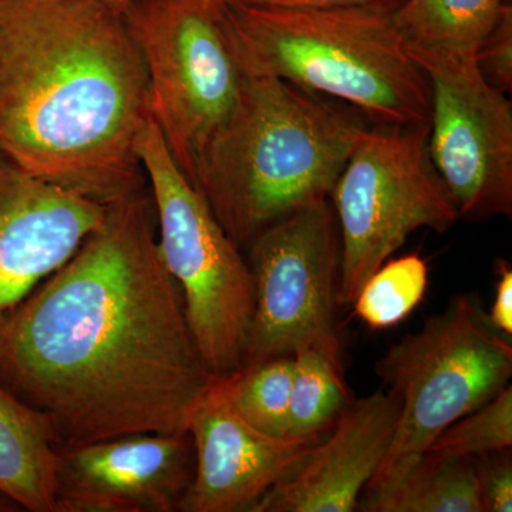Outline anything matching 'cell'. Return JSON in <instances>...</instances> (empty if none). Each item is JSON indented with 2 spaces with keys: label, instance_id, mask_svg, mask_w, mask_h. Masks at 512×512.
Instances as JSON below:
<instances>
[{
  "label": "cell",
  "instance_id": "cell-1",
  "mask_svg": "<svg viewBox=\"0 0 512 512\" xmlns=\"http://www.w3.org/2000/svg\"><path fill=\"white\" fill-rule=\"evenodd\" d=\"M143 190L0 326V386L43 414L60 448L181 433L214 383Z\"/></svg>",
  "mask_w": 512,
  "mask_h": 512
},
{
  "label": "cell",
  "instance_id": "cell-2",
  "mask_svg": "<svg viewBox=\"0 0 512 512\" xmlns=\"http://www.w3.org/2000/svg\"><path fill=\"white\" fill-rule=\"evenodd\" d=\"M151 120L143 57L123 13L87 0L0 2V153L107 205L143 190Z\"/></svg>",
  "mask_w": 512,
  "mask_h": 512
},
{
  "label": "cell",
  "instance_id": "cell-3",
  "mask_svg": "<svg viewBox=\"0 0 512 512\" xmlns=\"http://www.w3.org/2000/svg\"><path fill=\"white\" fill-rule=\"evenodd\" d=\"M365 128L295 84L247 73L191 183L232 241L248 247L291 212L330 198Z\"/></svg>",
  "mask_w": 512,
  "mask_h": 512
},
{
  "label": "cell",
  "instance_id": "cell-4",
  "mask_svg": "<svg viewBox=\"0 0 512 512\" xmlns=\"http://www.w3.org/2000/svg\"><path fill=\"white\" fill-rule=\"evenodd\" d=\"M393 12L225 5L245 72L336 97L377 126H426L429 76L404 45Z\"/></svg>",
  "mask_w": 512,
  "mask_h": 512
},
{
  "label": "cell",
  "instance_id": "cell-5",
  "mask_svg": "<svg viewBox=\"0 0 512 512\" xmlns=\"http://www.w3.org/2000/svg\"><path fill=\"white\" fill-rule=\"evenodd\" d=\"M376 373L400 410L392 443L363 500L396 487L447 427L510 384L512 345L476 296L458 295L419 332L394 343Z\"/></svg>",
  "mask_w": 512,
  "mask_h": 512
},
{
  "label": "cell",
  "instance_id": "cell-6",
  "mask_svg": "<svg viewBox=\"0 0 512 512\" xmlns=\"http://www.w3.org/2000/svg\"><path fill=\"white\" fill-rule=\"evenodd\" d=\"M160 225L161 259L183 293L185 315L215 379L244 362L255 311L251 268L151 119L137 144Z\"/></svg>",
  "mask_w": 512,
  "mask_h": 512
},
{
  "label": "cell",
  "instance_id": "cell-7",
  "mask_svg": "<svg viewBox=\"0 0 512 512\" xmlns=\"http://www.w3.org/2000/svg\"><path fill=\"white\" fill-rule=\"evenodd\" d=\"M143 57L151 119L191 181L237 106L245 72L221 0H136L123 12Z\"/></svg>",
  "mask_w": 512,
  "mask_h": 512
},
{
  "label": "cell",
  "instance_id": "cell-8",
  "mask_svg": "<svg viewBox=\"0 0 512 512\" xmlns=\"http://www.w3.org/2000/svg\"><path fill=\"white\" fill-rule=\"evenodd\" d=\"M340 235L339 305L419 229L450 231L460 214L429 154L426 126L365 128L330 194Z\"/></svg>",
  "mask_w": 512,
  "mask_h": 512
},
{
  "label": "cell",
  "instance_id": "cell-9",
  "mask_svg": "<svg viewBox=\"0 0 512 512\" xmlns=\"http://www.w3.org/2000/svg\"><path fill=\"white\" fill-rule=\"evenodd\" d=\"M247 248L255 311L242 366L302 349L340 359V235L330 198L286 215Z\"/></svg>",
  "mask_w": 512,
  "mask_h": 512
},
{
  "label": "cell",
  "instance_id": "cell-10",
  "mask_svg": "<svg viewBox=\"0 0 512 512\" xmlns=\"http://www.w3.org/2000/svg\"><path fill=\"white\" fill-rule=\"evenodd\" d=\"M429 154L460 220L512 217V107L476 63L426 70Z\"/></svg>",
  "mask_w": 512,
  "mask_h": 512
},
{
  "label": "cell",
  "instance_id": "cell-11",
  "mask_svg": "<svg viewBox=\"0 0 512 512\" xmlns=\"http://www.w3.org/2000/svg\"><path fill=\"white\" fill-rule=\"evenodd\" d=\"M194 474L188 431L63 447L56 512L180 511Z\"/></svg>",
  "mask_w": 512,
  "mask_h": 512
},
{
  "label": "cell",
  "instance_id": "cell-12",
  "mask_svg": "<svg viewBox=\"0 0 512 512\" xmlns=\"http://www.w3.org/2000/svg\"><path fill=\"white\" fill-rule=\"evenodd\" d=\"M106 207L0 153V326L99 227Z\"/></svg>",
  "mask_w": 512,
  "mask_h": 512
},
{
  "label": "cell",
  "instance_id": "cell-13",
  "mask_svg": "<svg viewBox=\"0 0 512 512\" xmlns=\"http://www.w3.org/2000/svg\"><path fill=\"white\" fill-rule=\"evenodd\" d=\"M187 431L195 474L183 512H251L323 439L272 437L254 429L229 406L215 379L191 413Z\"/></svg>",
  "mask_w": 512,
  "mask_h": 512
},
{
  "label": "cell",
  "instance_id": "cell-14",
  "mask_svg": "<svg viewBox=\"0 0 512 512\" xmlns=\"http://www.w3.org/2000/svg\"><path fill=\"white\" fill-rule=\"evenodd\" d=\"M399 400L377 390L349 403L298 470L251 512H352L392 443Z\"/></svg>",
  "mask_w": 512,
  "mask_h": 512
},
{
  "label": "cell",
  "instance_id": "cell-15",
  "mask_svg": "<svg viewBox=\"0 0 512 512\" xmlns=\"http://www.w3.org/2000/svg\"><path fill=\"white\" fill-rule=\"evenodd\" d=\"M60 446L42 413L0 386V493L30 512H56Z\"/></svg>",
  "mask_w": 512,
  "mask_h": 512
},
{
  "label": "cell",
  "instance_id": "cell-16",
  "mask_svg": "<svg viewBox=\"0 0 512 512\" xmlns=\"http://www.w3.org/2000/svg\"><path fill=\"white\" fill-rule=\"evenodd\" d=\"M504 0H403L393 12L407 50L421 69L476 63Z\"/></svg>",
  "mask_w": 512,
  "mask_h": 512
},
{
  "label": "cell",
  "instance_id": "cell-17",
  "mask_svg": "<svg viewBox=\"0 0 512 512\" xmlns=\"http://www.w3.org/2000/svg\"><path fill=\"white\" fill-rule=\"evenodd\" d=\"M366 512H483L474 458L427 451L396 487L365 498Z\"/></svg>",
  "mask_w": 512,
  "mask_h": 512
},
{
  "label": "cell",
  "instance_id": "cell-18",
  "mask_svg": "<svg viewBox=\"0 0 512 512\" xmlns=\"http://www.w3.org/2000/svg\"><path fill=\"white\" fill-rule=\"evenodd\" d=\"M288 436L322 439L350 403L340 359L315 349L293 353Z\"/></svg>",
  "mask_w": 512,
  "mask_h": 512
},
{
  "label": "cell",
  "instance_id": "cell-19",
  "mask_svg": "<svg viewBox=\"0 0 512 512\" xmlns=\"http://www.w3.org/2000/svg\"><path fill=\"white\" fill-rule=\"evenodd\" d=\"M292 382V356L242 366L215 379L234 412L249 426L272 437H288Z\"/></svg>",
  "mask_w": 512,
  "mask_h": 512
},
{
  "label": "cell",
  "instance_id": "cell-20",
  "mask_svg": "<svg viewBox=\"0 0 512 512\" xmlns=\"http://www.w3.org/2000/svg\"><path fill=\"white\" fill-rule=\"evenodd\" d=\"M427 286L429 265L420 255L390 258L370 275L352 305L369 328H392L419 306Z\"/></svg>",
  "mask_w": 512,
  "mask_h": 512
},
{
  "label": "cell",
  "instance_id": "cell-21",
  "mask_svg": "<svg viewBox=\"0 0 512 512\" xmlns=\"http://www.w3.org/2000/svg\"><path fill=\"white\" fill-rule=\"evenodd\" d=\"M512 447V387L447 427L429 450L448 456L476 458Z\"/></svg>",
  "mask_w": 512,
  "mask_h": 512
},
{
  "label": "cell",
  "instance_id": "cell-22",
  "mask_svg": "<svg viewBox=\"0 0 512 512\" xmlns=\"http://www.w3.org/2000/svg\"><path fill=\"white\" fill-rule=\"evenodd\" d=\"M477 69L485 82L507 94L512 89V8L505 5L476 55Z\"/></svg>",
  "mask_w": 512,
  "mask_h": 512
},
{
  "label": "cell",
  "instance_id": "cell-23",
  "mask_svg": "<svg viewBox=\"0 0 512 512\" xmlns=\"http://www.w3.org/2000/svg\"><path fill=\"white\" fill-rule=\"evenodd\" d=\"M483 512L512 511L511 450L474 458Z\"/></svg>",
  "mask_w": 512,
  "mask_h": 512
},
{
  "label": "cell",
  "instance_id": "cell-24",
  "mask_svg": "<svg viewBox=\"0 0 512 512\" xmlns=\"http://www.w3.org/2000/svg\"><path fill=\"white\" fill-rule=\"evenodd\" d=\"M225 5L264 6V8L285 9H322L348 8V6H366L396 10L403 0H221Z\"/></svg>",
  "mask_w": 512,
  "mask_h": 512
},
{
  "label": "cell",
  "instance_id": "cell-25",
  "mask_svg": "<svg viewBox=\"0 0 512 512\" xmlns=\"http://www.w3.org/2000/svg\"><path fill=\"white\" fill-rule=\"evenodd\" d=\"M498 279L490 312H487L491 325L498 332L512 336V269L505 261L498 262Z\"/></svg>",
  "mask_w": 512,
  "mask_h": 512
},
{
  "label": "cell",
  "instance_id": "cell-26",
  "mask_svg": "<svg viewBox=\"0 0 512 512\" xmlns=\"http://www.w3.org/2000/svg\"><path fill=\"white\" fill-rule=\"evenodd\" d=\"M87 2L97 3V5L104 6L116 12L123 13L128 6L133 5L136 0H87Z\"/></svg>",
  "mask_w": 512,
  "mask_h": 512
},
{
  "label": "cell",
  "instance_id": "cell-27",
  "mask_svg": "<svg viewBox=\"0 0 512 512\" xmlns=\"http://www.w3.org/2000/svg\"><path fill=\"white\" fill-rule=\"evenodd\" d=\"M23 511L15 501L10 500L5 494L0 493V512H19Z\"/></svg>",
  "mask_w": 512,
  "mask_h": 512
},
{
  "label": "cell",
  "instance_id": "cell-28",
  "mask_svg": "<svg viewBox=\"0 0 512 512\" xmlns=\"http://www.w3.org/2000/svg\"><path fill=\"white\" fill-rule=\"evenodd\" d=\"M0 2H2V0H0Z\"/></svg>",
  "mask_w": 512,
  "mask_h": 512
}]
</instances>
